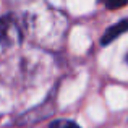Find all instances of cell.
Returning a JSON list of instances; mask_svg holds the SVG:
<instances>
[{
  "mask_svg": "<svg viewBox=\"0 0 128 128\" xmlns=\"http://www.w3.org/2000/svg\"><path fill=\"white\" fill-rule=\"evenodd\" d=\"M23 42V31L12 15L0 18V54L16 50Z\"/></svg>",
  "mask_w": 128,
  "mask_h": 128,
  "instance_id": "obj_1",
  "label": "cell"
},
{
  "mask_svg": "<svg viewBox=\"0 0 128 128\" xmlns=\"http://www.w3.org/2000/svg\"><path fill=\"white\" fill-rule=\"evenodd\" d=\"M126 31H128V18H125V20H122V21H118V23H115V24L110 26V28L102 34L100 44H102V46H107V44L115 41L120 34H123V32H126Z\"/></svg>",
  "mask_w": 128,
  "mask_h": 128,
  "instance_id": "obj_2",
  "label": "cell"
},
{
  "mask_svg": "<svg viewBox=\"0 0 128 128\" xmlns=\"http://www.w3.org/2000/svg\"><path fill=\"white\" fill-rule=\"evenodd\" d=\"M49 128H81V126L76 125L72 120H55L49 125Z\"/></svg>",
  "mask_w": 128,
  "mask_h": 128,
  "instance_id": "obj_3",
  "label": "cell"
},
{
  "mask_svg": "<svg viewBox=\"0 0 128 128\" xmlns=\"http://www.w3.org/2000/svg\"><path fill=\"white\" fill-rule=\"evenodd\" d=\"M104 5L107 6V8H120V6H125L126 5V2H123V3H104Z\"/></svg>",
  "mask_w": 128,
  "mask_h": 128,
  "instance_id": "obj_4",
  "label": "cell"
},
{
  "mask_svg": "<svg viewBox=\"0 0 128 128\" xmlns=\"http://www.w3.org/2000/svg\"><path fill=\"white\" fill-rule=\"evenodd\" d=\"M126 62H128V55H126Z\"/></svg>",
  "mask_w": 128,
  "mask_h": 128,
  "instance_id": "obj_5",
  "label": "cell"
}]
</instances>
